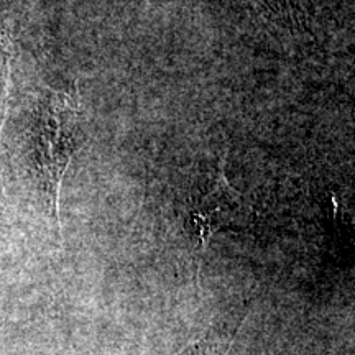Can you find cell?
<instances>
[{
  "label": "cell",
  "mask_w": 355,
  "mask_h": 355,
  "mask_svg": "<svg viewBox=\"0 0 355 355\" xmlns=\"http://www.w3.org/2000/svg\"><path fill=\"white\" fill-rule=\"evenodd\" d=\"M86 144L83 110L73 92H48L40 101L32 130L33 165L48 211L60 229V189L74 155Z\"/></svg>",
  "instance_id": "obj_1"
},
{
  "label": "cell",
  "mask_w": 355,
  "mask_h": 355,
  "mask_svg": "<svg viewBox=\"0 0 355 355\" xmlns=\"http://www.w3.org/2000/svg\"><path fill=\"white\" fill-rule=\"evenodd\" d=\"M245 211L242 196L227 183L220 166L204 175L184 201V227L198 242L199 254L217 230L241 229Z\"/></svg>",
  "instance_id": "obj_2"
},
{
  "label": "cell",
  "mask_w": 355,
  "mask_h": 355,
  "mask_svg": "<svg viewBox=\"0 0 355 355\" xmlns=\"http://www.w3.org/2000/svg\"><path fill=\"white\" fill-rule=\"evenodd\" d=\"M245 309L219 324H212L206 334H202L196 343L189 344L180 355H229L235 336L241 329Z\"/></svg>",
  "instance_id": "obj_3"
},
{
  "label": "cell",
  "mask_w": 355,
  "mask_h": 355,
  "mask_svg": "<svg viewBox=\"0 0 355 355\" xmlns=\"http://www.w3.org/2000/svg\"><path fill=\"white\" fill-rule=\"evenodd\" d=\"M8 44L7 38L0 33V127H2L3 115L7 109V96H8Z\"/></svg>",
  "instance_id": "obj_4"
},
{
  "label": "cell",
  "mask_w": 355,
  "mask_h": 355,
  "mask_svg": "<svg viewBox=\"0 0 355 355\" xmlns=\"http://www.w3.org/2000/svg\"><path fill=\"white\" fill-rule=\"evenodd\" d=\"M261 6L268 7L279 17L295 20L300 13H303V0H257Z\"/></svg>",
  "instance_id": "obj_5"
}]
</instances>
